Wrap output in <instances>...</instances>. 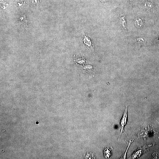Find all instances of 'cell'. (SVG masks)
<instances>
[{
	"instance_id": "cell-1",
	"label": "cell",
	"mask_w": 159,
	"mask_h": 159,
	"mask_svg": "<svg viewBox=\"0 0 159 159\" xmlns=\"http://www.w3.org/2000/svg\"><path fill=\"white\" fill-rule=\"evenodd\" d=\"M127 107L126 106L125 108L124 112L123 114L122 118L121 119L120 122V134L119 139L120 138V136L121 133H122V132H124L126 135V133L125 132L124 130V126L126 125L127 123Z\"/></svg>"
},
{
	"instance_id": "cell-2",
	"label": "cell",
	"mask_w": 159,
	"mask_h": 159,
	"mask_svg": "<svg viewBox=\"0 0 159 159\" xmlns=\"http://www.w3.org/2000/svg\"><path fill=\"white\" fill-rule=\"evenodd\" d=\"M149 147V146L145 144L144 146L142 147H139L133 153L131 157V158L135 159L140 157L142 155L146 150V148Z\"/></svg>"
},
{
	"instance_id": "cell-3",
	"label": "cell",
	"mask_w": 159,
	"mask_h": 159,
	"mask_svg": "<svg viewBox=\"0 0 159 159\" xmlns=\"http://www.w3.org/2000/svg\"><path fill=\"white\" fill-rule=\"evenodd\" d=\"M134 24L137 27H142L143 25V22L142 19L140 17L136 18L134 21Z\"/></svg>"
},
{
	"instance_id": "cell-4",
	"label": "cell",
	"mask_w": 159,
	"mask_h": 159,
	"mask_svg": "<svg viewBox=\"0 0 159 159\" xmlns=\"http://www.w3.org/2000/svg\"><path fill=\"white\" fill-rule=\"evenodd\" d=\"M143 6L144 8L147 9H150L153 7V4L151 2L146 1L143 3Z\"/></svg>"
},
{
	"instance_id": "cell-5",
	"label": "cell",
	"mask_w": 159,
	"mask_h": 159,
	"mask_svg": "<svg viewBox=\"0 0 159 159\" xmlns=\"http://www.w3.org/2000/svg\"><path fill=\"white\" fill-rule=\"evenodd\" d=\"M111 149L108 147L106 148L104 150L105 157L106 158H109L111 154Z\"/></svg>"
},
{
	"instance_id": "cell-6",
	"label": "cell",
	"mask_w": 159,
	"mask_h": 159,
	"mask_svg": "<svg viewBox=\"0 0 159 159\" xmlns=\"http://www.w3.org/2000/svg\"><path fill=\"white\" fill-rule=\"evenodd\" d=\"M119 22L120 24L125 27L126 26V23L125 18L121 14L119 18Z\"/></svg>"
},
{
	"instance_id": "cell-7",
	"label": "cell",
	"mask_w": 159,
	"mask_h": 159,
	"mask_svg": "<svg viewBox=\"0 0 159 159\" xmlns=\"http://www.w3.org/2000/svg\"><path fill=\"white\" fill-rule=\"evenodd\" d=\"M152 158L153 159H157L159 158V154L157 153H154L152 154Z\"/></svg>"
},
{
	"instance_id": "cell-8",
	"label": "cell",
	"mask_w": 159,
	"mask_h": 159,
	"mask_svg": "<svg viewBox=\"0 0 159 159\" xmlns=\"http://www.w3.org/2000/svg\"><path fill=\"white\" fill-rule=\"evenodd\" d=\"M137 40L139 42H144L146 41V39L144 38H140L137 39Z\"/></svg>"
},
{
	"instance_id": "cell-9",
	"label": "cell",
	"mask_w": 159,
	"mask_h": 159,
	"mask_svg": "<svg viewBox=\"0 0 159 159\" xmlns=\"http://www.w3.org/2000/svg\"><path fill=\"white\" fill-rule=\"evenodd\" d=\"M127 0L130 2H132V1H135V0Z\"/></svg>"
}]
</instances>
